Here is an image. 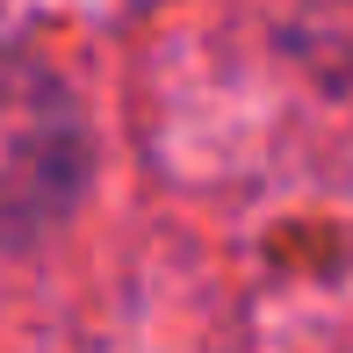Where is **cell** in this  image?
<instances>
[{
  "label": "cell",
  "instance_id": "cell-1",
  "mask_svg": "<svg viewBox=\"0 0 353 353\" xmlns=\"http://www.w3.org/2000/svg\"><path fill=\"white\" fill-rule=\"evenodd\" d=\"M87 181V123L65 79L22 51H0V245L51 231Z\"/></svg>",
  "mask_w": 353,
  "mask_h": 353
}]
</instances>
